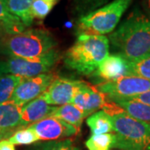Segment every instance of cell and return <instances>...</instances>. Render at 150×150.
Listing matches in <instances>:
<instances>
[{"label":"cell","instance_id":"32","mask_svg":"<svg viewBox=\"0 0 150 150\" xmlns=\"http://www.w3.org/2000/svg\"><path fill=\"white\" fill-rule=\"evenodd\" d=\"M2 53V39H0V54Z\"/></svg>","mask_w":150,"mask_h":150},{"label":"cell","instance_id":"26","mask_svg":"<svg viewBox=\"0 0 150 150\" xmlns=\"http://www.w3.org/2000/svg\"><path fill=\"white\" fill-rule=\"evenodd\" d=\"M33 150H81L71 139L49 141L35 145Z\"/></svg>","mask_w":150,"mask_h":150},{"label":"cell","instance_id":"23","mask_svg":"<svg viewBox=\"0 0 150 150\" xmlns=\"http://www.w3.org/2000/svg\"><path fill=\"white\" fill-rule=\"evenodd\" d=\"M8 140L13 145H29L40 141L36 133L29 127L17 130Z\"/></svg>","mask_w":150,"mask_h":150},{"label":"cell","instance_id":"16","mask_svg":"<svg viewBox=\"0 0 150 150\" xmlns=\"http://www.w3.org/2000/svg\"><path fill=\"white\" fill-rule=\"evenodd\" d=\"M50 117H54L63 120L65 123L72 125L79 133L83 121V113L79 108L73 103H67L62 106L55 107Z\"/></svg>","mask_w":150,"mask_h":150},{"label":"cell","instance_id":"11","mask_svg":"<svg viewBox=\"0 0 150 150\" xmlns=\"http://www.w3.org/2000/svg\"><path fill=\"white\" fill-rule=\"evenodd\" d=\"M106 101L107 97L105 94L82 81L75 92L71 103L79 108L83 113V117L87 118L97 112L98 109L102 108Z\"/></svg>","mask_w":150,"mask_h":150},{"label":"cell","instance_id":"24","mask_svg":"<svg viewBox=\"0 0 150 150\" xmlns=\"http://www.w3.org/2000/svg\"><path fill=\"white\" fill-rule=\"evenodd\" d=\"M60 0H35L31 8V13L34 18L43 20L54 8L59 3Z\"/></svg>","mask_w":150,"mask_h":150},{"label":"cell","instance_id":"3","mask_svg":"<svg viewBox=\"0 0 150 150\" xmlns=\"http://www.w3.org/2000/svg\"><path fill=\"white\" fill-rule=\"evenodd\" d=\"M58 42L45 28H28L22 33L2 38V53L9 57L33 59L56 48Z\"/></svg>","mask_w":150,"mask_h":150},{"label":"cell","instance_id":"18","mask_svg":"<svg viewBox=\"0 0 150 150\" xmlns=\"http://www.w3.org/2000/svg\"><path fill=\"white\" fill-rule=\"evenodd\" d=\"M86 123L90 129L92 135L109 134L113 132L112 116L103 110L97 111L88 116Z\"/></svg>","mask_w":150,"mask_h":150},{"label":"cell","instance_id":"34","mask_svg":"<svg viewBox=\"0 0 150 150\" xmlns=\"http://www.w3.org/2000/svg\"><path fill=\"white\" fill-rule=\"evenodd\" d=\"M113 150H118V149H113Z\"/></svg>","mask_w":150,"mask_h":150},{"label":"cell","instance_id":"10","mask_svg":"<svg viewBox=\"0 0 150 150\" xmlns=\"http://www.w3.org/2000/svg\"><path fill=\"white\" fill-rule=\"evenodd\" d=\"M28 127L36 133L39 140L43 141L62 140L79 134L72 125L54 117H48Z\"/></svg>","mask_w":150,"mask_h":150},{"label":"cell","instance_id":"20","mask_svg":"<svg viewBox=\"0 0 150 150\" xmlns=\"http://www.w3.org/2000/svg\"><path fill=\"white\" fill-rule=\"evenodd\" d=\"M23 78L16 75L3 74L0 76V104L11 100L17 86Z\"/></svg>","mask_w":150,"mask_h":150},{"label":"cell","instance_id":"13","mask_svg":"<svg viewBox=\"0 0 150 150\" xmlns=\"http://www.w3.org/2000/svg\"><path fill=\"white\" fill-rule=\"evenodd\" d=\"M55 107L47 103L42 95L26 103L22 108L21 129L50 117Z\"/></svg>","mask_w":150,"mask_h":150},{"label":"cell","instance_id":"7","mask_svg":"<svg viewBox=\"0 0 150 150\" xmlns=\"http://www.w3.org/2000/svg\"><path fill=\"white\" fill-rule=\"evenodd\" d=\"M96 89L108 97L129 98L150 90V80L141 77L129 75L115 80L101 82Z\"/></svg>","mask_w":150,"mask_h":150},{"label":"cell","instance_id":"33","mask_svg":"<svg viewBox=\"0 0 150 150\" xmlns=\"http://www.w3.org/2000/svg\"><path fill=\"white\" fill-rule=\"evenodd\" d=\"M1 74H1V73H0V76H1Z\"/></svg>","mask_w":150,"mask_h":150},{"label":"cell","instance_id":"4","mask_svg":"<svg viewBox=\"0 0 150 150\" xmlns=\"http://www.w3.org/2000/svg\"><path fill=\"white\" fill-rule=\"evenodd\" d=\"M134 0H112L107 4L79 17V33L105 35L112 33Z\"/></svg>","mask_w":150,"mask_h":150},{"label":"cell","instance_id":"19","mask_svg":"<svg viewBox=\"0 0 150 150\" xmlns=\"http://www.w3.org/2000/svg\"><path fill=\"white\" fill-rule=\"evenodd\" d=\"M34 1L35 0H7V4L11 13L18 18L26 27H30L33 22L31 8Z\"/></svg>","mask_w":150,"mask_h":150},{"label":"cell","instance_id":"15","mask_svg":"<svg viewBox=\"0 0 150 150\" xmlns=\"http://www.w3.org/2000/svg\"><path fill=\"white\" fill-rule=\"evenodd\" d=\"M108 99L115 103L129 116L144 123H150V106L143 103L124 98L108 97Z\"/></svg>","mask_w":150,"mask_h":150},{"label":"cell","instance_id":"31","mask_svg":"<svg viewBox=\"0 0 150 150\" xmlns=\"http://www.w3.org/2000/svg\"><path fill=\"white\" fill-rule=\"evenodd\" d=\"M3 64H4V61L0 60V72H1V69H2V67H3Z\"/></svg>","mask_w":150,"mask_h":150},{"label":"cell","instance_id":"22","mask_svg":"<svg viewBox=\"0 0 150 150\" xmlns=\"http://www.w3.org/2000/svg\"><path fill=\"white\" fill-rule=\"evenodd\" d=\"M114 134L92 135L85 142L88 150H112L114 144Z\"/></svg>","mask_w":150,"mask_h":150},{"label":"cell","instance_id":"2","mask_svg":"<svg viewBox=\"0 0 150 150\" xmlns=\"http://www.w3.org/2000/svg\"><path fill=\"white\" fill-rule=\"evenodd\" d=\"M109 41L105 35L79 33L75 43L64 56L65 66L83 75L94 74L108 56Z\"/></svg>","mask_w":150,"mask_h":150},{"label":"cell","instance_id":"21","mask_svg":"<svg viewBox=\"0 0 150 150\" xmlns=\"http://www.w3.org/2000/svg\"><path fill=\"white\" fill-rule=\"evenodd\" d=\"M126 61L128 64V76L134 75L150 80V54Z\"/></svg>","mask_w":150,"mask_h":150},{"label":"cell","instance_id":"6","mask_svg":"<svg viewBox=\"0 0 150 150\" xmlns=\"http://www.w3.org/2000/svg\"><path fill=\"white\" fill-rule=\"evenodd\" d=\"M61 55L57 48L48 54L33 59H21L9 57L4 61L1 74L19 76L23 79L31 78L49 73V71L59 63Z\"/></svg>","mask_w":150,"mask_h":150},{"label":"cell","instance_id":"14","mask_svg":"<svg viewBox=\"0 0 150 150\" xmlns=\"http://www.w3.org/2000/svg\"><path fill=\"white\" fill-rule=\"evenodd\" d=\"M94 74L104 82L128 76L127 61L119 54H110L101 62Z\"/></svg>","mask_w":150,"mask_h":150},{"label":"cell","instance_id":"17","mask_svg":"<svg viewBox=\"0 0 150 150\" xmlns=\"http://www.w3.org/2000/svg\"><path fill=\"white\" fill-rule=\"evenodd\" d=\"M0 25L4 28L6 35L19 33L27 28L18 18L11 13L7 0H0Z\"/></svg>","mask_w":150,"mask_h":150},{"label":"cell","instance_id":"1","mask_svg":"<svg viewBox=\"0 0 150 150\" xmlns=\"http://www.w3.org/2000/svg\"><path fill=\"white\" fill-rule=\"evenodd\" d=\"M108 41L126 60L150 54V18L139 8L129 13L116 29L109 34Z\"/></svg>","mask_w":150,"mask_h":150},{"label":"cell","instance_id":"25","mask_svg":"<svg viewBox=\"0 0 150 150\" xmlns=\"http://www.w3.org/2000/svg\"><path fill=\"white\" fill-rule=\"evenodd\" d=\"M112 0H74V8L79 17L107 4Z\"/></svg>","mask_w":150,"mask_h":150},{"label":"cell","instance_id":"28","mask_svg":"<svg viewBox=\"0 0 150 150\" xmlns=\"http://www.w3.org/2000/svg\"><path fill=\"white\" fill-rule=\"evenodd\" d=\"M0 150H15L14 145L11 144L8 139L0 141Z\"/></svg>","mask_w":150,"mask_h":150},{"label":"cell","instance_id":"12","mask_svg":"<svg viewBox=\"0 0 150 150\" xmlns=\"http://www.w3.org/2000/svg\"><path fill=\"white\" fill-rule=\"evenodd\" d=\"M22 108L12 100L0 104V141L8 139L21 129Z\"/></svg>","mask_w":150,"mask_h":150},{"label":"cell","instance_id":"8","mask_svg":"<svg viewBox=\"0 0 150 150\" xmlns=\"http://www.w3.org/2000/svg\"><path fill=\"white\" fill-rule=\"evenodd\" d=\"M55 78L53 73H47L31 78L23 79L11 98L13 102L23 106L41 96Z\"/></svg>","mask_w":150,"mask_h":150},{"label":"cell","instance_id":"30","mask_svg":"<svg viewBox=\"0 0 150 150\" xmlns=\"http://www.w3.org/2000/svg\"><path fill=\"white\" fill-rule=\"evenodd\" d=\"M6 35L5 32H4V28H2V26L0 25V39H2Z\"/></svg>","mask_w":150,"mask_h":150},{"label":"cell","instance_id":"9","mask_svg":"<svg viewBox=\"0 0 150 150\" xmlns=\"http://www.w3.org/2000/svg\"><path fill=\"white\" fill-rule=\"evenodd\" d=\"M82 80L67 77H55L42 96L49 105L62 106L71 103Z\"/></svg>","mask_w":150,"mask_h":150},{"label":"cell","instance_id":"5","mask_svg":"<svg viewBox=\"0 0 150 150\" xmlns=\"http://www.w3.org/2000/svg\"><path fill=\"white\" fill-rule=\"evenodd\" d=\"M114 134L113 149L150 150V123L121 112L112 116Z\"/></svg>","mask_w":150,"mask_h":150},{"label":"cell","instance_id":"27","mask_svg":"<svg viewBox=\"0 0 150 150\" xmlns=\"http://www.w3.org/2000/svg\"><path fill=\"white\" fill-rule=\"evenodd\" d=\"M130 100H134V101H138V102L143 103L144 104L149 105L150 106V90L143 93L139 95H136L134 97H129V98H124Z\"/></svg>","mask_w":150,"mask_h":150},{"label":"cell","instance_id":"29","mask_svg":"<svg viewBox=\"0 0 150 150\" xmlns=\"http://www.w3.org/2000/svg\"><path fill=\"white\" fill-rule=\"evenodd\" d=\"M143 5L145 11V14L150 18V0H143Z\"/></svg>","mask_w":150,"mask_h":150}]
</instances>
